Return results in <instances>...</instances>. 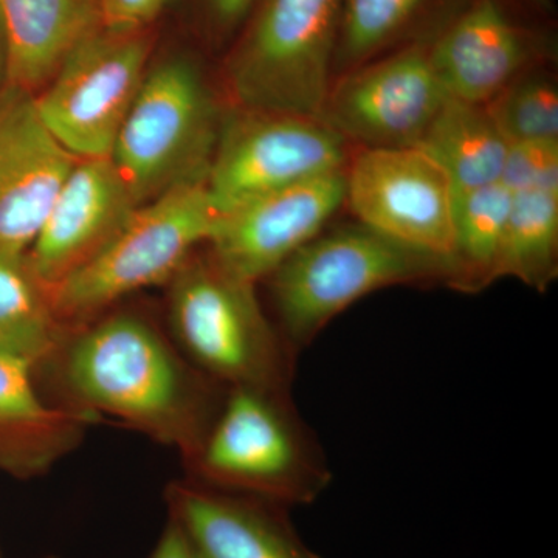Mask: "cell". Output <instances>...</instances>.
I'll list each match as a JSON object with an SVG mask.
<instances>
[{
  "label": "cell",
  "instance_id": "obj_5",
  "mask_svg": "<svg viewBox=\"0 0 558 558\" xmlns=\"http://www.w3.org/2000/svg\"><path fill=\"white\" fill-rule=\"evenodd\" d=\"M199 450L202 468L220 487L284 508L317 501L330 484L317 440L286 392L231 388Z\"/></svg>",
  "mask_w": 558,
  "mask_h": 558
},
{
  "label": "cell",
  "instance_id": "obj_18",
  "mask_svg": "<svg viewBox=\"0 0 558 558\" xmlns=\"http://www.w3.org/2000/svg\"><path fill=\"white\" fill-rule=\"evenodd\" d=\"M417 148L442 168L453 190L499 182L509 142L486 106L447 97Z\"/></svg>",
  "mask_w": 558,
  "mask_h": 558
},
{
  "label": "cell",
  "instance_id": "obj_3",
  "mask_svg": "<svg viewBox=\"0 0 558 558\" xmlns=\"http://www.w3.org/2000/svg\"><path fill=\"white\" fill-rule=\"evenodd\" d=\"M65 379L92 409L201 449L204 436L189 374L143 319L112 315L84 332L70 348Z\"/></svg>",
  "mask_w": 558,
  "mask_h": 558
},
{
  "label": "cell",
  "instance_id": "obj_19",
  "mask_svg": "<svg viewBox=\"0 0 558 558\" xmlns=\"http://www.w3.org/2000/svg\"><path fill=\"white\" fill-rule=\"evenodd\" d=\"M558 277V190L513 194L490 284L513 278L546 292Z\"/></svg>",
  "mask_w": 558,
  "mask_h": 558
},
{
  "label": "cell",
  "instance_id": "obj_31",
  "mask_svg": "<svg viewBox=\"0 0 558 558\" xmlns=\"http://www.w3.org/2000/svg\"><path fill=\"white\" fill-rule=\"evenodd\" d=\"M0 558H2V556H0Z\"/></svg>",
  "mask_w": 558,
  "mask_h": 558
},
{
  "label": "cell",
  "instance_id": "obj_6",
  "mask_svg": "<svg viewBox=\"0 0 558 558\" xmlns=\"http://www.w3.org/2000/svg\"><path fill=\"white\" fill-rule=\"evenodd\" d=\"M170 284L172 330L202 369L231 388L288 391L292 349L271 328L255 284L209 255L191 258Z\"/></svg>",
  "mask_w": 558,
  "mask_h": 558
},
{
  "label": "cell",
  "instance_id": "obj_9",
  "mask_svg": "<svg viewBox=\"0 0 558 558\" xmlns=\"http://www.w3.org/2000/svg\"><path fill=\"white\" fill-rule=\"evenodd\" d=\"M148 32L100 28L78 44L35 94L40 119L65 149L109 159L149 69Z\"/></svg>",
  "mask_w": 558,
  "mask_h": 558
},
{
  "label": "cell",
  "instance_id": "obj_16",
  "mask_svg": "<svg viewBox=\"0 0 558 558\" xmlns=\"http://www.w3.org/2000/svg\"><path fill=\"white\" fill-rule=\"evenodd\" d=\"M284 506L266 499L179 487L171 517L204 558H323L301 539Z\"/></svg>",
  "mask_w": 558,
  "mask_h": 558
},
{
  "label": "cell",
  "instance_id": "obj_1",
  "mask_svg": "<svg viewBox=\"0 0 558 558\" xmlns=\"http://www.w3.org/2000/svg\"><path fill=\"white\" fill-rule=\"evenodd\" d=\"M269 279L282 339L290 349H303L333 318L377 290L432 282L450 286L451 266L357 222L322 231Z\"/></svg>",
  "mask_w": 558,
  "mask_h": 558
},
{
  "label": "cell",
  "instance_id": "obj_30",
  "mask_svg": "<svg viewBox=\"0 0 558 558\" xmlns=\"http://www.w3.org/2000/svg\"><path fill=\"white\" fill-rule=\"evenodd\" d=\"M50 558H57V557H50Z\"/></svg>",
  "mask_w": 558,
  "mask_h": 558
},
{
  "label": "cell",
  "instance_id": "obj_29",
  "mask_svg": "<svg viewBox=\"0 0 558 558\" xmlns=\"http://www.w3.org/2000/svg\"><path fill=\"white\" fill-rule=\"evenodd\" d=\"M10 86V46L5 24H3L2 13H0V97Z\"/></svg>",
  "mask_w": 558,
  "mask_h": 558
},
{
  "label": "cell",
  "instance_id": "obj_15",
  "mask_svg": "<svg viewBox=\"0 0 558 558\" xmlns=\"http://www.w3.org/2000/svg\"><path fill=\"white\" fill-rule=\"evenodd\" d=\"M137 208L110 159L76 160L25 253L40 284L50 292L94 258Z\"/></svg>",
  "mask_w": 558,
  "mask_h": 558
},
{
  "label": "cell",
  "instance_id": "obj_12",
  "mask_svg": "<svg viewBox=\"0 0 558 558\" xmlns=\"http://www.w3.org/2000/svg\"><path fill=\"white\" fill-rule=\"evenodd\" d=\"M344 201L347 170L266 194L216 216L209 256L227 274L256 284L325 231Z\"/></svg>",
  "mask_w": 558,
  "mask_h": 558
},
{
  "label": "cell",
  "instance_id": "obj_26",
  "mask_svg": "<svg viewBox=\"0 0 558 558\" xmlns=\"http://www.w3.org/2000/svg\"><path fill=\"white\" fill-rule=\"evenodd\" d=\"M171 0H101L102 27L113 32L146 31Z\"/></svg>",
  "mask_w": 558,
  "mask_h": 558
},
{
  "label": "cell",
  "instance_id": "obj_20",
  "mask_svg": "<svg viewBox=\"0 0 558 558\" xmlns=\"http://www.w3.org/2000/svg\"><path fill=\"white\" fill-rule=\"evenodd\" d=\"M512 199V191L501 182L453 190L451 289L476 293L492 286V267Z\"/></svg>",
  "mask_w": 558,
  "mask_h": 558
},
{
  "label": "cell",
  "instance_id": "obj_7",
  "mask_svg": "<svg viewBox=\"0 0 558 558\" xmlns=\"http://www.w3.org/2000/svg\"><path fill=\"white\" fill-rule=\"evenodd\" d=\"M215 219L205 183L142 205L94 258L50 290L54 314L84 317L137 290L171 282L194 250L207 245Z\"/></svg>",
  "mask_w": 558,
  "mask_h": 558
},
{
  "label": "cell",
  "instance_id": "obj_11",
  "mask_svg": "<svg viewBox=\"0 0 558 558\" xmlns=\"http://www.w3.org/2000/svg\"><path fill=\"white\" fill-rule=\"evenodd\" d=\"M449 94L414 43L333 80L322 120L359 148L416 146Z\"/></svg>",
  "mask_w": 558,
  "mask_h": 558
},
{
  "label": "cell",
  "instance_id": "obj_10",
  "mask_svg": "<svg viewBox=\"0 0 558 558\" xmlns=\"http://www.w3.org/2000/svg\"><path fill=\"white\" fill-rule=\"evenodd\" d=\"M344 205L360 226L450 263L453 186L442 168L417 146L360 148L352 154Z\"/></svg>",
  "mask_w": 558,
  "mask_h": 558
},
{
  "label": "cell",
  "instance_id": "obj_21",
  "mask_svg": "<svg viewBox=\"0 0 558 558\" xmlns=\"http://www.w3.org/2000/svg\"><path fill=\"white\" fill-rule=\"evenodd\" d=\"M57 340L49 290L33 274L27 256L0 252V349L35 365Z\"/></svg>",
  "mask_w": 558,
  "mask_h": 558
},
{
  "label": "cell",
  "instance_id": "obj_24",
  "mask_svg": "<svg viewBox=\"0 0 558 558\" xmlns=\"http://www.w3.org/2000/svg\"><path fill=\"white\" fill-rule=\"evenodd\" d=\"M499 182L513 194L558 190V140L509 143Z\"/></svg>",
  "mask_w": 558,
  "mask_h": 558
},
{
  "label": "cell",
  "instance_id": "obj_25",
  "mask_svg": "<svg viewBox=\"0 0 558 558\" xmlns=\"http://www.w3.org/2000/svg\"><path fill=\"white\" fill-rule=\"evenodd\" d=\"M32 363L0 349V422L43 424L53 416L32 381Z\"/></svg>",
  "mask_w": 558,
  "mask_h": 558
},
{
  "label": "cell",
  "instance_id": "obj_4",
  "mask_svg": "<svg viewBox=\"0 0 558 558\" xmlns=\"http://www.w3.org/2000/svg\"><path fill=\"white\" fill-rule=\"evenodd\" d=\"M344 0H259L226 65L233 106L322 120Z\"/></svg>",
  "mask_w": 558,
  "mask_h": 558
},
{
  "label": "cell",
  "instance_id": "obj_8",
  "mask_svg": "<svg viewBox=\"0 0 558 558\" xmlns=\"http://www.w3.org/2000/svg\"><path fill=\"white\" fill-rule=\"evenodd\" d=\"M351 145L314 117L236 108L226 112L207 189L216 216L295 183L347 170Z\"/></svg>",
  "mask_w": 558,
  "mask_h": 558
},
{
  "label": "cell",
  "instance_id": "obj_14",
  "mask_svg": "<svg viewBox=\"0 0 558 558\" xmlns=\"http://www.w3.org/2000/svg\"><path fill=\"white\" fill-rule=\"evenodd\" d=\"M76 160L47 130L35 94L11 84L0 97V252H28Z\"/></svg>",
  "mask_w": 558,
  "mask_h": 558
},
{
  "label": "cell",
  "instance_id": "obj_27",
  "mask_svg": "<svg viewBox=\"0 0 558 558\" xmlns=\"http://www.w3.org/2000/svg\"><path fill=\"white\" fill-rule=\"evenodd\" d=\"M259 0H205L209 17L220 32H233L248 20Z\"/></svg>",
  "mask_w": 558,
  "mask_h": 558
},
{
  "label": "cell",
  "instance_id": "obj_13",
  "mask_svg": "<svg viewBox=\"0 0 558 558\" xmlns=\"http://www.w3.org/2000/svg\"><path fill=\"white\" fill-rule=\"evenodd\" d=\"M553 44L512 0H470L435 39L429 60L449 97L486 105L521 73L550 60Z\"/></svg>",
  "mask_w": 558,
  "mask_h": 558
},
{
  "label": "cell",
  "instance_id": "obj_2",
  "mask_svg": "<svg viewBox=\"0 0 558 558\" xmlns=\"http://www.w3.org/2000/svg\"><path fill=\"white\" fill-rule=\"evenodd\" d=\"M223 112L201 69L185 57L149 65L110 153L138 207L207 182Z\"/></svg>",
  "mask_w": 558,
  "mask_h": 558
},
{
  "label": "cell",
  "instance_id": "obj_22",
  "mask_svg": "<svg viewBox=\"0 0 558 558\" xmlns=\"http://www.w3.org/2000/svg\"><path fill=\"white\" fill-rule=\"evenodd\" d=\"M429 3L432 0H344L333 80L387 53L416 25Z\"/></svg>",
  "mask_w": 558,
  "mask_h": 558
},
{
  "label": "cell",
  "instance_id": "obj_17",
  "mask_svg": "<svg viewBox=\"0 0 558 558\" xmlns=\"http://www.w3.org/2000/svg\"><path fill=\"white\" fill-rule=\"evenodd\" d=\"M10 46V81L38 94L62 61L102 28L101 0H0Z\"/></svg>",
  "mask_w": 558,
  "mask_h": 558
},
{
  "label": "cell",
  "instance_id": "obj_23",
  "mask_svg": "<svg viewBox=\"0 0 558 558\" xmlns=\"http://www.w3.org/2000/svg\"><path fill=\"white\" fill-rule=\"evenodd\" d=\"M484 106L509 143L558 140V84L545 64L521 73Z\"/></svg>",
  "mask_w": 558,
  "mask_h": 558
},
{
  "label": "cell",
  "instance_id": "obj_28",
  "mask_svg": "<svg viewBox=\"0 0 558 558\" xmlns=\"http://www.w3.org/2000/svg\"><path fill=\"white\" fill-rule=\"evenodd\" d=\"M149 558H204L193 539L180 526L179 521L170 519L163 534Z\"/></svg>",
  "mask_w": 558,
  "mask_h": 558
}]
</instances>
